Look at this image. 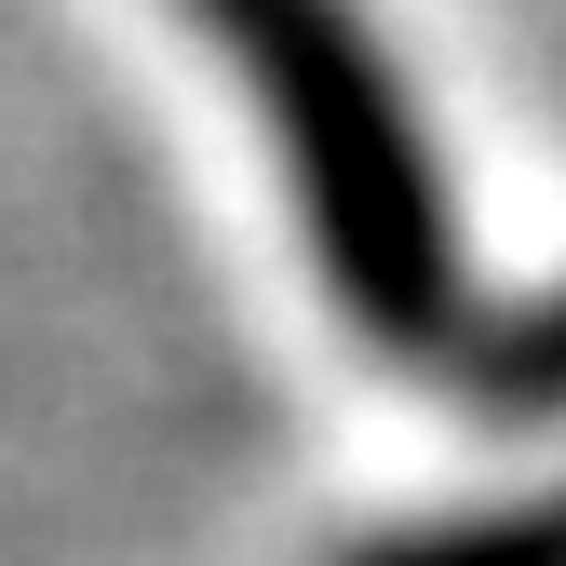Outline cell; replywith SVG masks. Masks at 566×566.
Segmentation results:
<instances>
[{"label":"cell","instance_id":"6da1fadb","mask_svg":"<svg viewBox=\"0 0 566 566\" xmlns=\"http://www.w3.org/2000/svg\"><path fill=\"white\" fill-rule=\"evenodd\" d=\"M230 41L270 67L283 122H297V176H311V217L350 270L365 311H432V189L405 163V122L365 82V54L337 41L324 0H217Z\"/></svg>","mask_w":566,"mask_h":566}]
</instances>
